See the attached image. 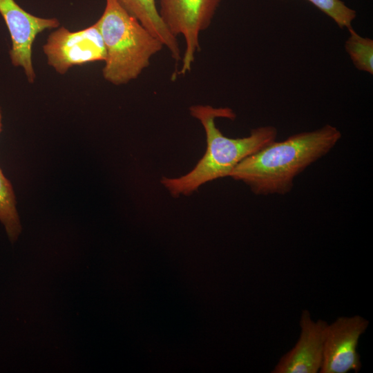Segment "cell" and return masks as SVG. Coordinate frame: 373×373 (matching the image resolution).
<instances>
[{"label":"cell","instance_id":"6da1fadb","mask_svg":"<svg viewBox=\"0 0 373 373\" xmlns=\"http://www.w3.org/2000/svg\"><path fill=\"white\" fill-rule=\"evenodd\" d=\"M341 137L336 127L325 124L275 140L242 160L229 177L258 195H285L292 190L294 179L329 153Z\"/></svg>","mask_w":373,"mask_h":373},{"label":"cell","instance_id":"7a4b0ae2","mask_svg":"<svg viewBox=\"0 0 373 373\" xmlns=\"http://www.w3.org/2000/svg\"><path fill=\"white\" fill-rule=\"evenodd\" d=\"M190 114L204 129L207 149L204 155L188 173L178 178L162 177V184L173 197L189 195L202 184L218 178L229 177L234 168L245 157L274 142L278 130L274 126H262L251 131L247 137L230 138L216 125L217 118L233 120L236 115L229 107L193 105Z\"/></svg>","mask_w":373,"mask_h":373},{"label":"cell","instance_id":"3957f363","mask_svg":"<svg viewBox=\"0 0 373 373\" xmlns=\"http://www.w3.org/2000/svg\"><path fill=\"white\" fill-rule=\"evenodd\" d=\"M96 23L106 52L102 76L113 85L137 79L149 66L152 57L164 47L117 0H106L104 12Z\"/></svg>","mask_w":373,"mask_h":373},{"label":"cell","instance_id":"277c9868","mask_svg":"<svg viewBox=\"0 0 373 373\" xmlns=\"http://www.w3.org/2000/svg\"><path fill=\"white\" fill-rule=\"evenodd\" d=\"M223 0H160L158 9L162 21L175 37L182 35L185 42L180 69L184 75L191 70L196 52L200 50V35L211 25Z\"/></svg>","mask_w":373,"mask_h":373},{"label":"cell","instance_id":"5b68a950","mask_svg":"<svg viewBox=\"0 0 373 373\" xmlns=\"http://www.w3.org/2000/svg\"><path fill=\"white\" fill-rule=\"evenodd\" d=\"M42 48L48 64L61 75L75 66L104 61L106 55L96 22L77 31L57 28L49 35Z\"/></svg>","mask_w":373,"mask_h":373},{"label":"cell","instance_id":"8992f818","mask_svg":"<svg viewBox=\"0 0 373 373\" xmlns=\"http://www.w3.org/2000/svg\"><path fill=\"white\" fill-rule=\"evenodd\" d=\"M0 15L7 26L11 40L9 55L12 64L21 67L30 83L36 78L32 59V44L39 34L57 28L56 18H42L23 10L15 0H0Z\"/></svg>","mask_w":373,"mask_h":373},{"label":"cell","instance_id":"52a82bcc","mask_svg":"<svg viewBox=\"0 0 373 373\" xmlns=\"http://www.w3.org/2000/svg\"><path fill=\"white\" fill-rule=\"evenodd\" d=\"M368 321L360 316L339 317L327 325L321 373L358 372L361 368L357 347Z\"/></svg>","mask_w":373,"mask_h":373},{"label":"cell","instance_id":"ba28073f","mask_svg":"<svg viewBox=\"0 0 373 373\" xmlns=\"http://www.w3.org/2000/svg\"><path fill=\"white\" fill-rule=\"evenodd\" d=\"M328 323L314 321L310 313L303 310L300 326L301 332L295 346L280 359L274 373H316L320 371L323 345Z\"/></svg>","mask_w":373,"mask_h":373},{"label":"cell","instance_id":"9c48e42d","mask_svg":"<svg viewBox=\"0 0 373 373\" xmlns=\"http://www.w3.org/2000/svg\"><path fill=\"white\" fill-rule=\"evenodd\" d=\"M117 1L163 44L175 63L181 61L182 55L177 37L169 31L162 21L155 0H117Z\"/></svg>","mask_w":373,"mask_h":373},{"label":"cell","instance_id":"30bf717a","mask_svg":"<svg viewBox=\"0 0 373 373\" xmlns=\"http://www.w3.org/2000/svg\"><path fill=\"white\" fill-rule=\"evenodd\" d=\"M0 221L11 242H15L21 231L17 209L15 191L10 182L0 167Z\"/></svg>","mask_w":373,"mask_h":373},{"label":"cell","instance_id":"8fae6325","mask_svg":"<svg viewBox=\"0 0 373 373\" xmlns=\"http://www.w3.org/2000/svg\"><path fill=\"white\" fill-rule=\"evenodd\" d=\"M345 48L355 67L373 75V40L359 35L352 27L348 29Z\"/></svg>","mask_w":373,"mask_h":373},{"label":"cell","instance_id":"7c38bea8","mask_svg":"<svg viewBox=\"0 0 373 373\" xmlns=\"http://www.w3.org/2000/svg\"><path fill=\"white\" fill-rule=\"evenodd\" d=\"M327 15L341 28H352L356 12L341 0H306Z\"/></svg>","mask_w":373,"mask_h":373},{"label":"cell","instance_id":"4fadbf2b","mask_svg":"<svg viewBox=\"0 0 373 373\" xmlns=\"http://www.w3.org/2000/svg\"><path fill=\"white\" fill-rule=\"evenodd\" d=\"M1 128H2V115H1V107H0V133L1 132Z\"/></svg>","mask_w":373,"mask_h":373}]
</instances>
